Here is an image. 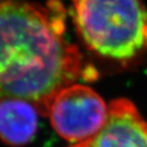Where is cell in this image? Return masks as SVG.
<instances>
[{"label": "cell", "mask_w": 147, "mask_h": 147, "mask_svg": "<svg viewBox=\"0 0 147 147\" xmlns=\"http://www.w3.org/2000/svg\"><path fill=\"white\" fill-rule=\"evenodd\" d=\"M71 147H147V121L132 101H110L103 126L87 140Z\"/></svg>", "instance_id": "cell-4"}, {"label": "cell", "mask_w": 147, "mask_h": 147, "mask_svg": "<svg viewBox=\"0 0 147 147\" xmlns=\"http://www.w3.org/2000/svg\"><path fill=\"white\" fill-rule=\"evenodd\" d=\"M79 38L98 57L130 65L147 55V7L141 0H71Z\"/></svg>", "instance_id": "cell-2"}, {"label": "cell", "mask_w": 147, "mask_h": 147, "mask_svg": "<svg viewBox=\"0 0 147 147\" xmlns=\"http://www.w3.org/2000/svg\"><path fill=\"white\" fill-rule=\"evenodd\" d=\"M39 111L33 104L18 99L0 102V139L6 145L29 144L38 131Z\"/></svg>", "instance_id": "cell-5"}, {"label": "cell", "mask_w": 147, "mask_h": 147, "mask_svg": "<svg viewBox=\"0 0 147 147\" xmlns=\"http://www.w3.org/2000/svg\"><path fill=\"white\" fill-rule=\"evenodd\" d=\"M108 104L92 88L75 83L58 93L49 106L51 126L74 144L87 140L103 126Z\"/></svg>", "instance_id": "cell-3"}, {"label": "cell", "mask_w": 147, "mask_h": 147, "mask_svg": "<svg viewBox=\"0 0 147 147\" xmlns=\"http://www.w3.org/2000/svg\"><path fill=\"white\" fill-rule=\"evenodd\" d=\"M60 0H0V102L18 99L47 115L54 97L95 75L67 37Z\"/></svg>", "instance_id": "cell-1"}]
</instances>
